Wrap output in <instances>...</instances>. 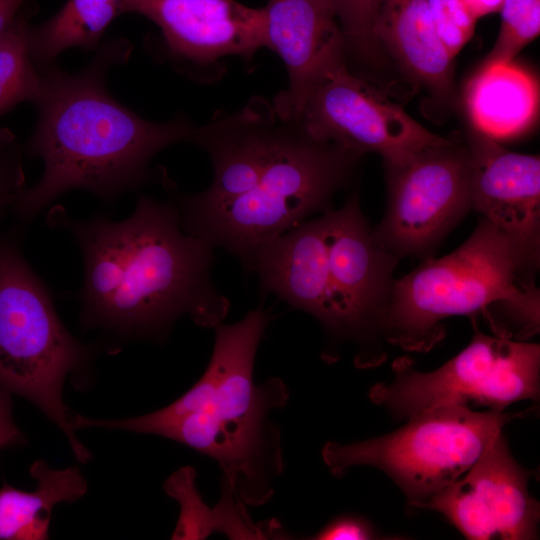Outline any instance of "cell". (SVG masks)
<instances>
[{
  "label": "cell",
  "instance_id": "6da1fadb",
  "mask_svg": "<svg viewBox=\"0 0 540 540\" xmlns=\"http://www.w3.org/2000/svg\"><path fill=\"white\" fill-rule=\"evenodd\" d=\"M47 223L81 250L83 328L162 341L182 316L204 328L227 316L229 301L211 278L214 247L184 231L176 203L141 196L121 221L76 220L56 207Z\"/></svg>",
  "mask_w": 540,
  "mask_h": 540
},
{
  "label": "cell",
  "instance_id": "7a4b0ae2",
  "mask_svg": "<svg viewBox=\"0 0 540 540\" xmlns=\"http://www.w3.org/2000/svg\"><path fill=\"white\" fill-rule=\"evenodd\" d=\"M130 50V43L117 39L104 44L76 73L53 64L39 69L31 100L37 119L23 149L43 161V172L13 206L21 223L72 190L114 201L150 180V161L159 151L193 141L196 127L187 118L148 121L112 97L107 73L124 63Z\"/></svg>",
  "mask_w": 540,
  "mask_h": 540
},
{
  "label": "cell",
  "instance_id": "3957f363",
  "mask_svg": "<svg viewBox=\"0 0 540 540\" xmlns=\"http://www.w3.org/2000/svg\"><path fill=\"white\" fill-rule=\"evenodd\" d=\"M271 319L258 307L238 322L217 325L204 373L168 406L116 420L77 415L75 428L119 429L179 442L215 460L222 483L243 504L267 503L284 472L280 430L271 414L290 397L278 377L261 384L254 380L257 349Z\"/></svg>",
  "mask_w": 540,
  "mask_h": 540
},
{
  "label": "cell",
  "instance_id": "277c9868",
  "mask_svg": "<svg viewBox=\"0 0 540 540\" xmlns=\"http://www.w3.org/2000/svg\"><path fill=\"white\" fill-rule=\"evenodd\" d=\"M535 267L494 224L481 218L456 250L427 258L395 280L381 323V335L405 350H430L444 337L442 321L483 315L497 335L494 311L521 338L539 329L540 294Z\"/></svg>",
  "mask_w": 540,
  "mask_h": 540
},
{
  "label": "cell",
  "instance_id": "5b68a950",
  "mask_svg": "<svg viewBox=\"0 0 540 540\" xmlns=\"http://www.w3.org/2000/svg\"><path fill=\"white\" fill-rule=\"evenodd\" d=\"M359 155L318 141L287 122L272 160L256 185L229 202L205 208L180 206L185 232L236 255L249 270L254 253L317 212L330 209Z\"/></svg>",
  "mask_w": 540,
  "mask_h": 540
},
{
  "label": "cell",
  "instance_id": "8992f818",
  "mask_svg": "<svg viewBox=\"0 0 540 540\" xmlns=\"http://www.w3.org/2000/svg\"><path fill=\"white\" fill-rule=\"evenodd\" d=\"M91 353L62 324L17 236L0 234V390L36 405L84 463L91 455L75 435L62 394L67 376L84 366Z\"/></svg>",
  "mask_w": 540,
  "mask_h": 540
},
{
  "label": "cell",
  "instance_id": "52a82bcc",
  "mask_svg": "<svg viewBox=\"0 0 540 540\" xmlns=\"http://www.w3.org/2000/svg\"><path fill=\"white\" fill-rule=\"evenodd\" d=\"M511 416L464 405L436 406L389 434L350 444L328 442L322 458L334 476L356 466L381 470L418 508L459 479Z\"/></svg>",
  "mask_w": 540,
  "mask_h": 540
},
{
  "label": "cell",
  "instance_id": "ba28073f",
  "mask_svg": "<svg viewBox=\"0 0 540 540\" xmlns=\"http://www.w3.org/2000/svg\"><path fill=\"white\" fill-rule=\"evenodd\" d=\"M394 369L395 378L373 386L369 397L398 418L442 405L504 411L515 402L538 398L540 347L475 327L470 343L440 368L420 372L401 359Z\"/></svg>",
  "mask_w": 540,
  "mask_h": 540
},
{
  "label": "cell",
  "instance_id": "9c48e42d",
  "mask_svg": "<svg viewBox=\"0 0 540 540\" xmlns=\"http://www.w3.org/2000/svg\"><path fill=\"white\" fill-rule=\"evenodd\" d=\"M385 167L388 200L372 228L376 243L399 260L432 257L472 209L467 145L448 140Z\"/></svg>",
  "mask_w": 540,
  "mask_h": 540
},
{
  "label": "cell",
  "instance_id": "30bf717a",
  "mask_svg": "<svg viewBox=\"0 0 540 540\" xmlns=\"http://www.w3.org/2000/svg\"><path fill=\"white\" fill-rule=\"evenodd\" d=\"M310 137L359 156L400 163L449 139L434 134L378 88L350 72L345 58L327 68L311 88L296 121Z\"/></svg>",
  "mask_w": 540,
  "mask_h": 540
},
{
  "label": "cell",
  "instance_id": "8fae6325",
  "mask_svg": "<svg viewBox=\"0 0 540 540\" xmlns=\"http://www.w3.org/2000/svg\"><path fill=\"white\" fill-rule=\"evenodd\" d=\"M327 242L326 307L321 321L334 340L366 345L381 335L399 259L380 247L357 193L322 213Z\"/></svg>",
  "mask_w": 540,
  "mask_h": 540
},
{
  "label": "cell",
  "instance_id": "7c38bea8",
  "mask_svg": "<svg viewBox=\"0 0 540 540\" xmlns=\"http://www.w3.org/2000/svg\"><path fill=\"white\" fill-rule=\"evenodd\" d=\"M418 508L440 513L467 539L537 537L539 505L502 431L459 479Z\"/></svg>",
  "mask_w": 540,
  "mask_h": 540
},
{
  "label": "cell",
  "instance_id": "4fadbf2b",
  "mask_svg": "<svg viewBox=\"0 0 540 540\" xmlns=\"http://www.w3.org/2000/svg\"><path fill=\"white\" fill-rule=\"evenodd\" d=\"M161 30L166 51L182 67H207L228 56L250 61L265 47L264 8L235 0H124Z\"/></svg>",
  "mask_w": 540,
  "mask_h": 540
},
{
  "label": "cell",
  "instance_id": "5bb4252c",
  "mask_svg": "<svg viewBox=\"0 0 540 540\" xmlns=\"http://www.w3.org/2000/svg\"><path fill=\"white\" fill-rule=\"evenodd\" d=\"M471 206L506 234L535 266L540 261V158L512 152L471 131Z\"/></svg>",
  "mask_w": 540,
  "mask_h": 540
},
{
  "label": "cell",
  "instance_id": "9a60e30c",
  "mask_svg": "<svg viewBox=\"0 0 540 540\" xmlns=\"http://www.w3.org/2000/svg\"><path fill=\"white\" fill-rule=\"evenodd\" d=\"M265 47L282 59L288 86L274 100L277 116L296 122L322 73L345 58V40L332 0H268Z\"/></svg>",
  "mask_w": 540,
  "mask_h": 540
},
{
  "label": "cell",
  "instance_id": "2e32d148",
  "mask_svg": "<svg viewBox=\"0 0 540 540\" xmlns=\"http://www.w3.org/2000/svg\"><path fill=\"white\" fill-rule=\"evenodd\" d=\"M274 106L251 100L241 110L216 116L196 127L192 143L203 148L213 165V180L201 193L178 198V205L205 208L220 205L252 189L272 160L287 122H278Z\"/></svg>",
  "mask_w": 540,
  "mask_h": 540
},
{
  "label": "cell",
  "instance_id": "e0dca14e",
  "mask_svg": "<svg viewBox=\"0 0 540 540\" xmlns=\"http://www.w3.org/2000/svg\"><path fill=\"white\" fill-rule=\"evenodd\" d=\"M327 242L323 215L306 220L254 253V270L264 293H271L292 308L309 313L319 322L326 307Z\"/></svg>",
  "mask_w": 540,
  "mask_h": 540
},
{
  "label": "cell",
  "instance_id": "ac0fdd59",
  "mask_svg": "<svg viewBox=\"0 0 540 540\" xmlns=\"http://www.w3.org/2000/svg\"><path fill=\"white\" fill-rule=\"evenodd\" d=\"M374 35L414 82L438 99L450 96L453 58L436 32L428 0H383Z\"/></svg>",
  "mask_w": 540,
  "mask_h": 540
},
{
  "label": "cell",
  "instance_id": "d6986e66",
  "mask_svg": "<svg viewBox=\"0 0 540 540\" xmlns=\"http://www.w3.org/2000/svg\"><path fill=\"white\" fill-rule=\"evenodd\" d=\"M464 103L472 129L501 142L527 132L539 115L537 78L509 61H484L468 81Z\"/></svg>",
  "mask_w": 540,
  "mask_h": 540
},
{
  "label": "cell",
  "instance_id": "ffe728a7",
  "mask_svg": "<svg viewBox=\"0 0 540 540\" xmlns=\"http://www.w3.org/2000/svg\"><path fill=\"white\" fill-rule=\"evenodd\" d=\"M30 472L36 482L33 491L7 484L0 489V539H47L53 508L86 493V480L78 467L55 470L44 461H36Z\"/></svg>",
  "mask_w": 540,
  "mask_h": 540
},
{
  "label": "cell",
  "instance_id": "44dd1931",
  "mask_svg": "<svg viewBox=\"0 0 540 540\" xmlns=\"http://www.w3.org/2000/svg\"><path fill=\"white\" fill-rule=\"evenodd\" d=\"M124 0H67L47 21L28 28V46L38 69L53 64L67 49L94 50Z\"/></svg>",
  "mask_w": 540,
  "mask_h": 540
},
{
  "label": "cell",
  "instance_id": "7402d4cb",
  "mask_svg": "<svg viewBox=\"0 0 540 540\" xmlns=\"http://www.w3.org/2000/svg\"><path fill=\"white\" fill-rule=\"evenodd\" d=\"M29 15L19 14L0 34V116L21 102H31L40 80L28 46Z\"/></svg>",
  "mask_w": 540,
  "mask_h": 540
},
{
  "label": "cell",
  "instance_id": "603a6c76",
  "mask_svg": "<svg viewBox=\"0 0 540 540\" xmlns=\"http://www.w3.org/2000/svg\"><path fill=\"white\" fill-rule=\"evenodd\" d=\"M501 26L485 61H509L540 33V0H504Z\"/></svg>",
  "mask_w": 540,
  "mask_h": 540
},
{
  "label": "cell",
  "instance_id": "cb8c5ba5",
  "mask_svg": "<svg viewBox=\"0 0 540 540\" xmlns=\"http://www.w3.org/2000/svg\"><path fill=\"white\" fill-rule=\"evenodd\" d=\"M195 471L184 467L165 482V490L181 505L174 539H202L214 530L213 512L205 506L194 485Z\"/></svg>",
  "mask_w": 540,
  "mask_h": 540
},
{
  "label": "cell",
  "instance_id": "d4e9b609",
  "mask_svg": "<svg viewBox=\"0 0 540 540\" xmlns=\"http://www.w3.org/2000/svg\"><path fill=\"white\" fill-rule=\"evenodd\" d=\"M344 36L345 48L357 56L374 59L380 45L374 35L383 0H332Z\"/></svg>",
  "mask_w": 540,
  "mask_h": 540
},
{
  "label": "cell",
  "instance_id": "484cf974",
  "mask_svg": "<svg viewBox=\"0 0 540 540\" xmlns=\"http://www.w3.org/2000/svg\"><path fill=\"white\" fill-rule=\"evenodd\" d=\"M436 32L454 59L474 33L477 19L461 0H428Z\"/></svg>",
  "mask_w": 540,
  "mask_h": 540
},
{
  "label": "cell",
  "instance_id": "4316f807",
  "mask_svg": "<svg viewBox=\"0 0 540 540\" xmlns=\"http://www.w3.org/2000/svg\"><path fill=\"white\" fill-rule=\"evenodd\" d=\"M23 151L11 131L0 129V216L13 208L25 189Z\"/></svg>",
  "mask_w": 540,
  "mask_h": 540
},
{
  "label": "cell",
  "instance_id": "83f0119b",
  "mask_svg": "<svg viewBox=\"0 0 540 540\" xmlns=\"http://www.w3.org/2000/svg\"><path fill=\"white\" fill-rule=\"evenodd\" d=\"M374 526L364 517L353 514L340 515L317 533L312 539L316 540H370L378 539Z\"/></svg>",
  "mask_w": 540,
  "mask_h": 540
},
{
  "label": "cell",
  "instance_id": "f1b7e54d",
  "mask_svg": "<svg viewBox=\"0 0 540 540\" xmlns=\"http://www.w3.org/2000/svg\"><path fill=\"white\" fill-rule=\"evenodd\" d=\"M22 439L13 421L10 394L0 390V448L18 444Z\"/></svg>",
  "mask_w": 540,
  "mask_h": 540
},
{
  "label": "cell",
  "instance_id": "f546056e",
  "mask_svg": "<svg viewBox=\"0 0 540 540\" xmlns=\"http://www.w3.org/2000/svg\"><path fill=\"white\" fill-rule=\"evenodd\" d=\"M27 0H0V34H2L20 14Z\"/></svg>",
  "mask_w": 540,
  "mask_h": 540
},
{
  "label": "cell",
  "instance_id": "4dcf8cb0",
  "mask_svg": "<svg viewBox=\"0 0 540 540\" xmlns=\"http://www.w3.org/2000/svg\"><path fill=\"white\" fill-rule=\"evenodd\" d=\"M472 15L480 17L499 12L504 0H461Z\"/></svg>",
  "mask_w": 540,
  "mask_h": 540
}]
</instances>
